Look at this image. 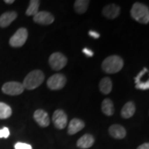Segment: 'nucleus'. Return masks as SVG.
Here are the masks:
<instances>
[{
  "instance_id": "obj_10",
  "label": "nucleus",
  "mask_w": 149,
  "mask_h": 149,
  "mask_svg": "<svg viewBox=\"0 0 149 149\" xmlns=\"http://www.w3.org/2000/svg\"><path fill=\"white\" fill-rule=\"evenodd\" d=\"M33 118L35 119V121L38 123V125H40L41 127H47L50 124V118L48 116V113L43 109H37L34 114Z\"/></svg>"
},
{
  "instance_id": "obj_21",
  "label": "nucleus",
  "mask_w": 149,
  "mask_h": 149,
  "mask_svg": "<svg viewBox=\"0 0 149 149\" xmlns=\"http://www.w3.org/2000/svg\"><path fill=\"white\" fill-rule=\"evenodd\" d=\"M12 115V109L5 103L0 102V119L8 118Z\"/></svg>"
},
{
  "instance_id": "obj_7",
  "label": "nucleus",
  "mask_w": 149,
  "mask_h": 149,
  "mask_svg": "<svg viewBox=\"0 0 149 149\" xmlns=\"http://www.w3.org/2000/svg\"><path fill=\"white\" fill-rule=\"evenodd\" d=\"M66 84V77L63 74H55L47 80L48 88L52 91H58Z\"/></svg>"
},
{
  "instance_id": "obj_8",
  "label": "nucleus",
  "mask_w": 149,
  "mask_h": 149,
  "mask_svg": "<svg viewBox=\"0 0 149 149\" xmlns=\"http://www.w3.org/2000/svg\"><path fill=\"white\" fill-rule=\"evenodd\" d=\"M52 121L54 126L57 129H64L68 123V118L66 113L62 109H56L53 113Z\"/></svg>"
},
{
  "instance_id": "obj_28",
  "label": "nucleus",
  "mask_w": 149,
  "mask_h": 149,
  "mask_svg": "<svg viewBox=\"0 0 149 149\" xmlns=\"http://www.w3.org/2000/svg\"><path fill=\"white\" fill-rule=\"evenodd\" d=\"M137 149H149L148 143H145L140 145L139 147H138V148Z\"/></svg>"
},
{
  "instance_id": "obj_6",
  "label": "nucleus",
  "mask_w": 149,
  "mask_h": 149,
  "mask_svg": "<svg viewBox=\"0 0 149 149\" xmlns=\"http://www.w3.org/2000/svg\"><path fill=\"white\" fill-rule=\"evenodd\" d=\"M24 87L22 83L17 82V81H9L7 82L2 87L3 92L8 95H21L22 93L24 91Z\"/></svg>"
},
{
  "instance_id": "obj_13",
  "label": "nucleus",
  "mask_w": 149,
  "mask_h": 149,
  "mask_svg": "<svg viewBox=\"0 0 149 149\" xmlns=\"http://www.w3.org/2000/svg\"><path fill=\"white\" fill-rule=\"evenodd\" d=\"M17 17V13L14 11L6 12L0 16V27H7L14 21Z\"/></svg>"
},
{
  "instance_id": "obj_3",
  "label": "nucleus",
  "mask_w": 149,
  "mask_h": 149,
  "mask_svg": "<svg viewBox=\"0 0 149 149\" xmlns=\"http://www.w3.org/2000/svg\"><path fill=\"white\" fill-rule=\"evenodd\" d=\"M131 16L134 20L142 24H148L149 22L148 7L141 3H135L131 8Z\"/></svg>"
},
{
  "instance_id": "obj_5",
  "label": "nucleus",
  "mask_w": 149,
  "mask_h": 149,
  "mask_svg": "<svg viewBox=\"0 0 149 149\" xmlns=\"http://www.w3.org/2000/svg\"><path fill=\"white\" fill-rule=\"evenodd\" d=\"M49 64L54 70H60L67 64V58L61 52H54L49 57Z\"/></svg>"
},
{
  "instance_id": "obj_2",
  "label": "nucleus",
  "mask_w": 149,
  "mask_h": 149,
  "mask_svg": "<svg viewBox=\"0 0 149 149\" xmlns=\"http://www.w3.org/2000/svg\"><path fill=\"white\" fill-rule=\"evenodd\" d=\"M123 66V61L118 56H109L104 60L102 69L108 74H114L120 71Z\"/></svg>"
},
{
  "instance_id": "obj_26",
  "label": "nucleus",
  "mask_w": 149,
  "mask_h": 149,
  "mask_svg": "<svg viewBox=\"0 0 149 149\" xmlns=\"http://www.w3.org/2000/svg\"><path fill=\"white\" fill-rule=\"evenodd\" d=\"M83 52L87 56H89V57H91V56H92L93 55H94V52L91 51V50H89V49H86V48H85V49H83Z\"/></svg>"
},
{
  "instance_id": "obj_29",
  "label": "nucleus",
  "mask_w": 149,
  "mask_h": 149,
  "mask_svg": "<svg viewBox=\"0 0 149 149\" xmlns=\"http://www.w3.org/2000/svg\"><path fill=\"white\" fill-rule=\"evenodd\" d=\"M4 2H5V3L11 4V3H14V0H5Z\"/></svg>"
},
{
  "instance_id": "obj_24",
  "label": "nucleus",
  "mask_w": 149,
  "mask_h": 149,
  "mask_svg": "<svg viewBox=\"0 0 149 149\" xmlns=\"http://www.w3.org/2000/svg\"><path fill=\"white\" fill-rule=\"evenodd\" d=\"M10 135V132L8 128H3L0 129V139H8Z\"/></svg>"
},
{
  "instance_id": "obj_19",
  "label": "nucleus",
  "mask_w": 149,
  "mask_h": 149,
  "mask_svg": "<svg viewBox=\"0 0 149 149\" xmlns=\"http://www.w3.org/2000/svg\"><path fill=\"white\" fill-rule=\"evenodd\" d=\"M90 3L89 0H76L74 2V10L77 13H84L88 9V6Z\"/></svg>"
},
{
  "instance_id": "obj_1",
  "label": "nucleus",
  "mask_w": 149,
  "mask_h": 149,
  "mask_svg": "<svg viewBox=\"0 0 149 149\" xmlns=\"http://www.w3.org/2000/svg\"><path fill=\"white\" fill-rule=\"evenodd\" d=\"M44 80H45V75L42 71L40 70H34L27 74V76L25 77L22 84L23 85L24 89L32 91L39 87L42 84Z\"/></svg>"
},
{
  "instance_id": "obj_16",
  "label": "nucleus",
  "mask_w": 149,
  "mask_h": 149,
  "mask_svg": "<svg viewBox=\"0 0 149 149\" xmlns=\"http://www.w3.org/2000/svg\"><path fill=\"white\" fill-rule=\"evenodd\" d=\"M135 110H136V107H135L134 103L132 101L128 102L122 108L121 116L123 118H131L134 114Z\"/></svg>"
},
{
  "instance_id": "obj_25",
  "label": "nucleus",
  "mask_w": 149,
  "mask_h": 149,
  "mask_svg": "<svg viewBox=\"0 0 149 149\" xmlns=\"http://www.w3.org/2000/svg\"><path fill=\"white\" fill-rule=\"evenodd\" d=\"M148 72V69L147 68H144L141 72H139V74L136 76V78H135V83L136 84H139V82H140V79H141V77H142V75L143 74H145V73H147Z\"/></svg>"
},
{
  "instance_id": "obj_4",
  "label": "nucleus",
  "mask_w": 149,
  "mask_h": 149,
  "mask_svg": "<svg viewBox=\"0 0 149 149\" xmlns=\"http://www.w3.org/2000/svg\"><path fill=\"white\" fill-rule=\"evenodd\" d=\"M28 32L26 28L21 27L17 30V32L11 37L9 44L13 47H21L27 42Z\"/></svg>"
},
{
  "instance_id": "obj_27",
  "label": "nucleus",
  "mask_w": 149,
  "mask_h": 149,
  "mask_svg": "<svg viewBox=\"0 0 149 149\" xmlns=\"http://www.w3.org/2000/svg\"><path fill=\"white\" fill-rule=\"evenodd\" d=\"M89 34H90L91 37H94V38H99L100 37V33L95 32V31H92V30L89 32Z\"/></svg>"
},
{
  "instance_id": "obj_18",
  "label": "nucleus",
  "mask_w": 149,
  "mask_h": 149,
  "mask_svg": "<svg viewBox=\"0 0 149 149\" xmlns=\"http://www.w3.org/2000/svg\"><path fill=\"white\" fill-rule=\"evenodd\" d=\"M112 87H113V83L110 78L109 77L103 78L100 82V91L104 95H108L111 92Z\"/></svg>"
},
{
  "instance_id": "obj_17",
  "label": "nucleus",
  "mask_w": 149,
  "mask_h": 149,
  "mask_svg": "<svg viewBox=\"0 0 149 149\" xmlns=\"http://www.w3.org/2000/svg\"><path fill=\"white\" fill-rule=\"evenodd\" d=\"M102 112L107 116H112L114 113V107L113 103L110 99H105L102 102L101 104Z\"/></svg>"
},
{
  "instance_id": "obj_11",
  "label": "nucleus",
  "mask_w": 149,
  "mask_h": 149,
  "mask_svg": "<svg viewBox=\"0 0 149 149\" xmlns=\"http://www.w3.org/2000/svg\"><path fill=\"white\" fill-rule=\"evenodd\" d=\"M120 13V8L116 4H109L103 8V15L109 19L116 18Z\"/></svg>"
},
{
  "instance_id": "obj_22",
  "label": "nucleus",
  "mask_w": 149,
  "mask_h": 149,
  "mask_svg": "<svg viewBox=\"0 0 149 149\" xmlns=\"http://www.w3.org/2000/svg\"><path fill=\"white\" fill-rule=\"evenodd\" d=\"M14 148L15 149H32V147L28 143H17L14 145Z\"/></svg>"
},
{
  "instance_id": "obj_14",
  "label": "nucleus",
  "mask_w": 149,
  "mask_h": 149,
  "mask_svg": "<svg viewBox=\"0 0 149 149\" xmlns=\"http://www.w3.org/2000/svg\"><path fill=\"white\" fill-rule=\"evenodd\" d=\"M95 143V138L91 134H85L77 141V147L80 149H87L91 148Z\"/></svg>"
},
{
  "instance_id": "obj_12",
  "label": "nucleus",
  "mask_w": 149,
  "mask_h": 149,
  "mask_svg": "<svg viewBox=\"0 0 149 149\" xmlns=\"http://www.w3.org/2000/svg\"><path fill=\"white\" fill-rule=\"evenodd\" d=\"M109 133L113 139H123L126 136V129L119 124H113L109 128Z\"/></svg>"
},
{
  "instance_id": "obj_20",
  "label": "nucleus",
  "mask_w": 149,
  "mask_h": 149,
  "mask_svg": "<svg viewBox=\"0 0 149 149\" xmlns=\"http://www.w3.org/2000/svg\"><path fill=\"white\" fill-rule=\"evenodd\" d=\"M39 6L40 1L38 0H31L29 2V6L26 11V14L27 16H35L39 12Z\"/></svg>"
},
{
  "instance_id": "obj_9",
  "label": "nucleus",
  "mask_w": 149,
  "mask_h": 149,
  "mask_svg": "<svg viewBox=\"0 0 149 149\" xmlns=\"http://www.w3.org/2000/svg\"><path fill=\"white\" fill-rule=\"evenodd\" d=\"M54 20H55V17L53 15L47 11L38 12L35 16H33V21L37 24L44 25V26L52 24Z\"/></svg>"
},
{
  "instance_id": "obj_23",
  "label": "nucleus",
  "mask_w": 149,
  "mask_h": 149,
  "mask_svg": "<svg viewBox=\"0 0 149 149\" xmlns=\"http://www.w3.org/2000/svg\"><path fill=\"white\" fill-rule=\"evenodd\" d=\"M149 88V81L148 80L147 82H139V84H136V89L145 91L148 90Z\"/></svg>"
},
{
  "instance_id": "obj_15",
  "label": "nucleus",
  "mask_w": 149,
  "mask_h": 149,
  "mask_svg": "<svg viewBox=\"0 0 149 149\" xmlns=\"http://www.w3.org/2000/svg\"><path fill=\"white\" fill-rule=\"evenodd\" d=\"M85 128V123L79 118H73L68 125V133L70 135L75 134Z\"/></svg>"
}]
</instances>
